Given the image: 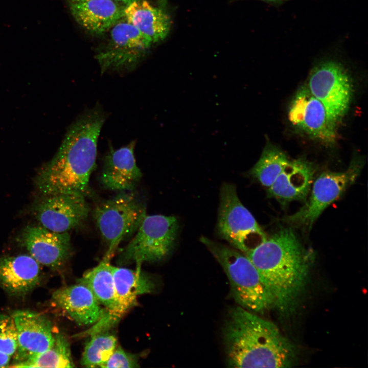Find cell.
<instances>
[{"label":"cell","instance_id":"6da1fadb","mask_svg":"<svg viewBox=\"0 0 368 368\" xmlns=\"http://www.w3.org/2000/svg\"><path fill=\"white\" fill-rule=\"evenodd\" d=\"M105 120L102 107L97 104L72 123L55 156L36 176V184L42 195H86L96 167L98 139Z\"/></svg>","mask_w":368,"mask_h":368},{"label":"cell","instance_id":"7a4b0ae2","mask_svg":"<svg viewBox=\"0 0 368 368\" xmlns=\"http://www.w3.org/2000/svg\"><path fill=\"white\" fill-rule=\"evenodd\" d=\"M245 255L270 293L274 307L283 314L293 311L305 289L312 263L290 228H283Z\"/></svg>","mask_w":368,"mask_h":368},{"label":"cell","instance_id":"3957f363","mask_svg":"<svg viewBox=\"0 0 368 368\" xmlns=\"http://www.w3.org/2000/svg\"><path fill=\"white\" fill-rule=\"evenodd\" d=\"M226 363L231 367H289L294 346L273 323L240 306L232 308L222 329Z\"/></svg>","mask_w":368,"mask_h":368},{"label":"cell","instance_id":"277c9868","mask_svg":"<svg viewBox=\"0 0 368 368\" xmlns=\"http://www.w3.org/2000/svg\"><path fill=\"white\" fill-rule=\"evenodd\" d=\"M200 241L223 268L235 301L253 313H263L274 307L273 299L257 269L244 254L204 237Z\"/></svg>","mask_w":368,"mask_h":368},{"label":"cell","instance_id":"5b68a950","mask_svg":"<svg viewBox=\"0 0 368 368\" xmlns=\"http://www.w3.org/2000/svg\"><path fill=\"white\" fill-rule=\"evenodd\" d=\"M119 192L93 211L97 226L108 246L104 256L109 258L123 240L136 232L146 215L143 202L133 191Z\"/></svg>","mask_w":368,"mask_h":368},{"label":"cell","instance_id":"8992f818","mask_svg":"<svg viewBox=\"0 0 368 368\" xmlns=\"http://www.w3.org/2000/svg\"><path fill=\"white\" fill-rule=\"evenodd\" d=\"M178 227L173 216L146 214L135 236L120 252L118 263L135 262L141 267L143 262L163 260L173 249Z\"/></svg>","mask_w":368,"mask_h":368},{"label":"cell","instance_id":"52a82bcc","mask_svg":"<svg viewBox=\"0 0 368 368\" xmlns=\"http://www.w3.org/2000/svg\"><path fill=\"white\" fill-rule=\"evenodd\" d=\"M217 233L235 248L245 254L267 238L251 213L243 205L236 187L223 183L220 193Z\"/></svg>","mask_w":368,"mask_h":368},{"label":"cell","instance_id":"ba28073f","mask_svg":"<svg viewBox=\"0 0 368 368\" xmlns=\"http://www.w3.org/2000/svg\"><path fill=\"white\" fill-rule=\"evenodd\" d=\"M108 31L106 45L95 56L101 74L132 71L143 60L152 43L124 16Z\"/></svg>","mask_w":368,"mask_h":368},{"label":"cell","instance_id":"9c48e42d","mask_svg":"<svg viewBox=\"0 0 368 368\" xmlns=\"http://www.w3.org/2000/svg\"><path fill=\"white\" fill-rule=\"evenodd\" d=\"M308 78L309 90L337 125L346 113L352 98L353 85L347 71L340 62L328 60L314 66Z\"/></svg>","mask_w":368,"mask_h":368},{"label":"cell","instance_id":"30bf717a","mask_svg":"<svg viewBox=\"0 0 368 368\" xmlns=\"http://www.w3.org/2000/svg\"><path fill=\"white\" fill-rule=\"evenodd\" d=\"M357 159L342 172L325 171L315 179L310 196L296 213L284 220L293 226L310 229L323 211L341 196L356 180L362 164Z\"/></svg>","mask_w":368,"mask_h":368},{"label":"cell","instance_id":"8fae6325","mask_svg":"<svg viewBox=\"0 0 368 368\" xmlns=\"http://www.w3.org/2000/svg\"><path fill=\"white\" fill-rule=\"evenodd\" d=\"M81 194L42 195L33 205L32 213L42 226L57 233L68 232L87 218L89 208Z\"/></svg>","mask_w":368,"mask_h":368},{"label":"cell","instance_id":"7c38bea8","mask_svg":"<svg viewBox=\"0 0 368 368\" xmlns=\"http://www.w3.org/2000/svg\"><path fill=\"white\" fill-rule=\"evenodd\" d=\"M288 119L291 124L310 137L327 145L337 139L336 125L329 118L323 104L307 86L301 87L291 101Z\"/></svg>","mask_w":368,"mask_h":368},{"label":"cell","instance_id":"4fadbf2b","mask_svg":"<svg viewBox=\"0 0 368 368\" xmlns=\"http://www.w3.org/2000/svg\"><path fill=\"white\" fill-rule=\"evenodd\" d=\"M17 241L39 264L52 270H61L72 252L68 232L57 233L40 225L25 227Z\"/></svg>","mask_w":368,"mask_h":368},{"label":"cell","instance_id":"5bb4252c","mask_svg":"<svg viewBox=\"0 0 368 368\" xmlns=\"http://www.w3.org/2000/svg\"><path fill=\"white\" fill-rule=\"evenodd\" d=\"M16 327L17 346L12 364L24 362L50 348L54 341L51 321L43 314L30 310H16L11 315Z\"/></svg>","mask_w":368,"mask_h":368},{"label":"cell","instance_id":"9a60e30c","mask_svg":"<svg viewBox=\"0 0 368 368\" xmlns=\"http://www.w3.org/2000/svg\"><path fill=\"white\" fill-rule=\"evenodd\" d=\"M135 144L132 141L119 149L110 148L104 157L100 176L101 183L105 188L131 191L139 183L142 173L134 156Z\"/></svg>","mask_w":368,"mask_h":368},{"label":"cell","instance_id":"2e32d148","mask_svg":"<svg viewBox=\"0 0 368 368\" xmlns=\"http://www.w3.org/2000/svg\"><path fill=\"white\" fill-rule=\"evenodd\" d=\"M52 301L56 307L81 326L96 323L107 312L101 307L90 290L81 283L56 290Z\"/></svg>","mask_w":368,"mask_h":368},{"label":"cell","instance_id":"e0dca14e","mask_svg":"<svg viewBox=\"0 0 368 368\" xmlns=\"http://www.w3.org/2000/svg\"><path fill=\"white\" fill-rule=\"evenodd\" d=\"M315 167L303 159L289 161L267 189V195L283 205L294 200L306 201L312 184Z\"/></svg>","mask_w":368,"mask_h":368},{"label":"cell","instance_id":"ac0fdd59","mask_svg":"<svg viewBox=\"0 0 368 368\" xmlns=\"http://www.w3.org/2000/svg\"><path fill=\"white\" fill-rule=\"evenodd\" d=\"M39 263L30 255L0 258V287L12 296H24L39 285Z\"/></svg>","mask_w":368,"mask_h":368},{"label":"cell","instance_id":"d6986e66","mask_svg":"<svg viewBox=\"0 0 368 368\" xmlns=\"http://www.w3.org/2000/svg\"><path fill=\"white\" fill-rule=\"evenodd\" d=\"M68 3L77 22L94 35L107 32L124 16L125 7L113 0H84Z\"/></svg>","mask_w":368,"mask_h":368},{"label":"cell","instance_id":"ffe728a7","mask_svg":"<svg viewBox=\"0 0 368 368\" xmlns=\"http://www.w3.org/2000/svg\"><path fill=\"white\" fill-rule=\"evenodd\" d=\"M124 17L152 44L163 40L170 30L168 14L146 0H137L126 6Z\"/></svg>","mask_w":368,"mask_h":368},{"label":"cell","instance_id":"44dd1931","mask_svg":"<svg viewBox=\"0 0 368 368\" xmlns=\"http://www.w3.org/2000/svg\"><path fill=\"white\" fill-rule=\"evenodd\" d=\"M111 270L120 316L136 304L138 296L150 293L155 289L153 280L141 267L134 270L111 265Z\"/></svg>","mask_w":368,"mask_h":368},{"label":"cell","instance_id":"7402d4cb","mask_svg":"<svg viewBox=\"0 0 368 368\" xmlns=\"http://www.w3.org/2000/svg\"><path fill=\"white\" fill-rule=\"evenodd\" d=\"M110 259L104 256L97 266L86 271L78 282L90 290L99 303L106 308L109 314L119 319L121 316L118 312Z\"/></svg>","mask_w":368,"mask_h":368},{"label":"cell","instance_id":"603a6c76","mask_svg":"<svg viewBox=\"0 0 368 368\" xmlns=\"http://www.w3.org/2000/svg\"><path fill=\"white\" fill-rule=\"evenodd\" d=\"M70 342L58 333L54 335L52 346L45 351L14 365L13 367H73Z\"/></svg>","mask_w":368,"mask_h":368},{"label":"cell","instance_id":"cb8c5ba5","mask_svg":"<svg viewBox=\"0 0 368 368\" xmlns=\"http://www.w3.org/2000/svg\"><path fill=\"white\" fill-rule=\"evenodd\" d=\"M289 160L278 148L267 145L262 154L249 172L254 178L264 187H270Z\"/></svg>","mask_w":368,"mask_h":368},{"label":"cell","instance_id":"d4e9b609","mask_svg":"<svg viewBox=\"0 0 368 368\" xmlns=\"http://www.w3.org/2000/svg\"><path fill=\"white\" fill-rule=\"evenodd\" d=\"M117 341L116 337L108 333L91 335L84 348L81 365L87 367H101L114 350Z\"/></svg>","mask_w":368,"mask_h":368},{"label":"cell","instance_id":"484cf974","mask_svg":"<svg viewBox=\"0 0 368 368\" xmlns=\"http://www.w3.org/2000/svg\"><path fill=\"white\" fill-rule=\"evenodd\" d=\"M17 346V331L13 317L0 313V351L12 357Z\"/></svg>","mask_w":368,"mask_h":368},{"label":"cell","instance_id":"4316f807","mask_svg":"<svg viewBox=\"0 0 368 368\" xmlns=\"http://www.w3.org/2000/svg\"><path fill=\"white\" fill-rule=\"evenodd\" d=\"M137 358L134 355L125 352L121 347L115 348L108 359L101 367H138Z\"/></svg>","mask_w":368,"mask_h":368},{"label":"cell","instance_id":"83f0119b","mask_svg":"<svg viewBox=\"0 0 368 368\" xmlns=\"http://www.w3.org/2000/svg\"><path fill=\"white\" fill-rule=\"evenodd\" d=\"M11 357L0 351V367H8Z\"/></svg>","mask_w":368,"mask_h":368},{"label":"cell","instance_id":"f1b7e54d","mask_svg":"<svg viewBox=\"0 0 368 368\" xmlns=\"http://www.w3.org/2000/svg\"><path fill=\"white\" fill-rule=\"evenodd\" d=\"M114 2H116L118 4L125 7L126 6L128 5L130 3H132L134 1H137V0H113Z\"/></svg>","mask_w":368,"mask_h":368},{"label":"cell","instance_id":"f546056e","mask_svg":"<svg viewBox=\"0 0 368 368\" xmlns=\"http://www.w3.org/2000/svg\"><path fill=\"white\" fill-rule=\"evenodd\" d=\"M268 3L279 4L288 0H260Z\"/></svg>","mask_w":368,"mask_h":368},{"label":"cell","instance_id":"4dcf8cb0","mask_svg":"<svg viewBox=\"0 0 368 368\" xmlns=\"http://www.w3.org/2000/svg\"><path fill=\"white\" fill-rule=\"evenodd\" d=\"M82 1H84V0H68V3L76 2Z\"/></svg>","mask_w":368,"mask_h":368}]
</instances>
